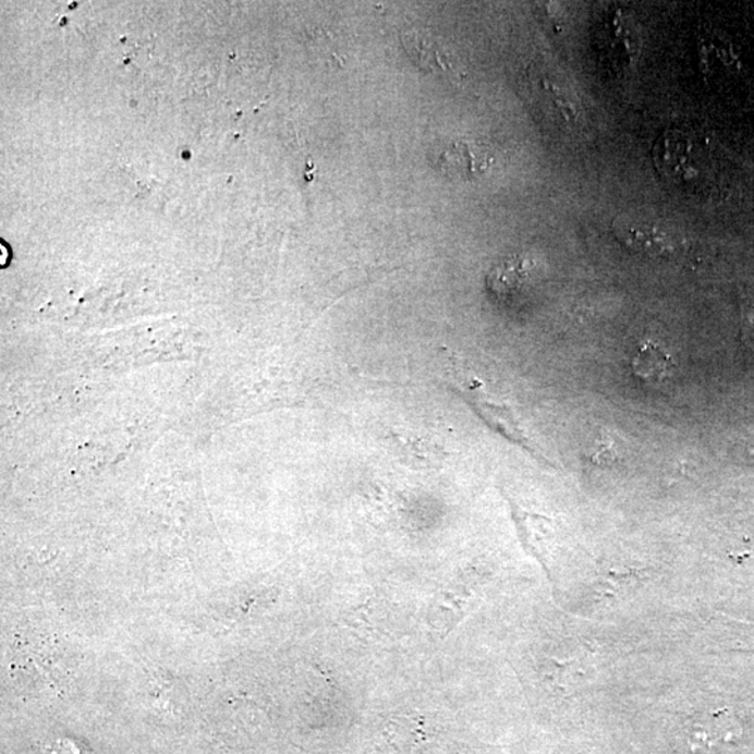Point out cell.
<instances>
[{"mask_svg":"<svg viewBox=\"0 0 754 754\" xmlns=\"http://www.w3.org/2000/svg\"><path fill=\"white\" fill-rule=\"evenodd\" d=\"M531 90L540 115L559 135L569 138L584 135L587 113L568 76L557 71L534 72Z\"/></svg>","mask_w":754,"mask_h":754,"instance_id":"1","label":"cell"},{"mask_svg":"<svg viewBox=\"0 0 754 754\" xmlns=\"http://www.w3.org/2000/svg\"><path fill=\"white\" fill-rule=\"evenodd\" d=\"M653 157L659 177L679 191L693 192L707 170L702 142L684 127L665 131L654 146Z\"/></svg>","mask_w":754,"mask_h":754,"instance_id":"2","label":"cell"},{"mask_svg":"<svg viewBox=\"0 0 754 754\" xmlns=\"http://www.w3.org/2000/svg\"><path fill=\"white\" fill-rule=\"evenodd\" d=\"M612 231L627 250L652 259H669L681 251L677 234L653 218L619 216L613 221Z\"/></svg>","mask_w":754,"mask_h":754,"instance_id":"3","label":"cell"},{"mask_svg":"<svg viewBox=\"0 0 754 754\" xmlns=\"http://www.w3.org/2000/svg\"><path fill=\"white\" fill-rule=\"evenodd\" d=\"M464 400L469 401V404L473 406L476 414L489 425L490 429L498 431V434L504 436L506 439L512 440L513 443L523 446L525 450L534 455H539V450L535 448L533 440L525 435V430L521 428L519 419L512 410L508 406L495 404L492 401L485 400L483 393H481L479 387L471 386L465 393H463Z\"/></svg>","mask_w":754,"mask_h":754,"instance_id":"4","label":"cell"},{"mask_svg":"<svg viewBox=\"0 0 754 754\" xmlns=\"http://www.w3.org/2000/svg\"><path fill=\"white\" fill-rule=\"evenodd\" d=\"M535 275V262L527 256L515 255L492 267L486 277V287L498 300L508 301L527 290L533 284Z\"/></svg>","mask_w":754,"mask_h":754,"instance_id":"5","label":"cell"},{"mask_svg":"<svg viewBox=\"0 0 754 754\" xmlns=\"http://www.w3.org/2000/svg\"><path fill=\"white\" fill-rule=\"evenodd\" d=\"M439 170L451 178H471L490 166L489 153L479 143L454 142L438 151Z\"/></svg>","mask_w":754,"mask_h":754,"instance_id":"6","label":"cell"},{"mask_svg":"<svg viewBox=\"0 0 754 754\" xmlns=\"http://www.w3.org/2000/svg\"><path fill=\"white\" fill-rule=\"evenodd\" d=\"M634 375L649 385H659L673 375L677 364L672 355L654 341L644 342L632 362Z\"/></svg>","mask_w":754,"mask_h":754,"instance_id":"7","label":"cell"},{"mask_svg":"<svg viewBox=\"0 0 754 754\" xmlns=\"http://www.w3.org/2000/svg\"><path fill=\"white\" fill-rule=\"evenodd\" d=\"M403 42L406 51L415 62H419V66L426 71L439 73H455V68L445 54L439 52L434 42L419 36V34L409 33L403 37Z\"/></svg>","mask_w":754,"mask_h":754,"instance_id":"8","label":"cell"}]
</instances>
